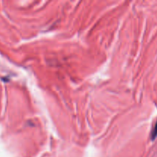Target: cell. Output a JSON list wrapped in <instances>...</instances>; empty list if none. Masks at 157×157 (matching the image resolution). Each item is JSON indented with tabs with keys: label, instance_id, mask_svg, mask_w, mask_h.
I'll use <instances>...</instances> for the list:
<instances>
[{
	"label": "cell",
	"instance_id": "cell-1",
	"mask_svg": "<svg viewBox=\"0 0 157 157\" xmlns=\"http://www.w3.org/2000/svg\"><path fill=\"white\" fill-rule=\"evenodd\" d=\"M156 136H157V123H156V126H155L154 129H153V133H152V139L154 140Z\"/></svg>",
	"mask_w": 157,
	"mask_h": 157
}]
</instances>
